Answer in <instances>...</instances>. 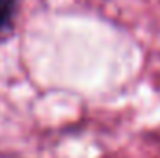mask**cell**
Here are the masks:
<instances>
[{"mask_svg":"<svg viewBox=\"0 0 160 158\" xmlns=\"http://www.w3.org/2000/svg\"><path fill=\"white\" fill-rule=\"evenodd\" d=\"M17 13V0H0V43L13 34Z\"/></svg>","mask_w":160,"mask_h":158,"instance_id":"1","label":"cell"}]
</instances>
